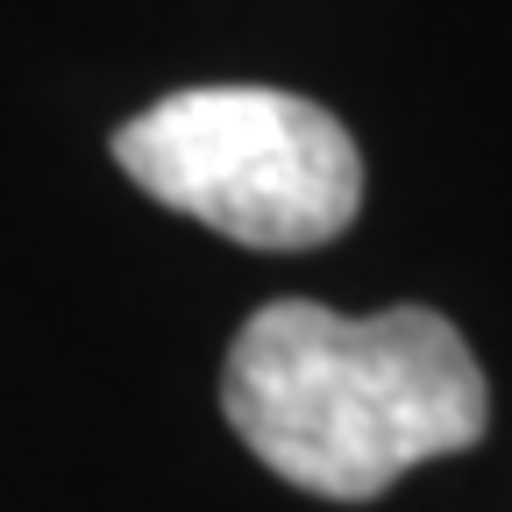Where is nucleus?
<instances>
[{"label": "nucleus", "mask_w": 512, "mask_h": 512, "mask_svg": "<svg viewBox=\"0 0 512 512\" xmlns=\"http://www.w3.org/2000/svg\"><path fill=\"white\" fill-rule=\"evenodd\" d=\"M221 413L285 484L363 505L413 463L477 448L491 427V384L434 306L335 313L271 299L228 349Z\"/></svg>", "instance_id": "nucleus-1"}, {"label": "nucleus", "mask_w": 512, "mask_h": 512, "mask_svg": "<svg viewBox=\"0 0 512 512\" xmlns=\"http://www.w3.org/2000/svg\"><path fill=\"white\" fill-rule=\"evenodd\" d=\"M114 164L157 207L249 249L335 242L363 207L349 128L278 86H185L114 128Z\"/></svg>", "instance_id": "nucleus-2"}]
</instances>
